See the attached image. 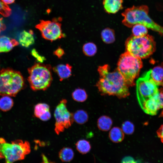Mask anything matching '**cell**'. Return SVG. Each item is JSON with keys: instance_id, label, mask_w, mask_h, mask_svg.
I'll return each instance as SVG.
<instances>
[{"instance_id": "cell-7", "label": "cell", "mask_w": 163, "mask_h": 163, "mask_svg": "<svg viewBox=\"0 0 163 163\" xmlns=\"http://www.w3.org/2000/svg\"><path fill=\"white\" fill-rule=\"evenodd\" d=\"M142 67L141 58L126 51L120 56L117 69L128 86H132L134 85V80L139 75Z\"/></svg>"}, {"instance_id": "cell-11", "label": "cell", "mask_w": 163, "mask_h": 163, "mask_svg": "<svg viewBox=\"0 0 163 163\" xmlns=\"http://www.w3.org/2000/svg\"><path fill=\"white\" fill-rule=\"evenodd\" d=\"M140 107L146 113L152 115L156 114L158 110L163 108V91H159Z\"/></svg>"}, {"instance_id": "cell-21", "label": "cell", "mask_w": 163, "mask_h": 163, "mask_svg": "<svg viewBox=\"0 0 163 163\" xmlns=\"http://www.w3.org/2000/svg\"><path fill=\"white\" fill-rule=\"evenodd\" d=\"M101 37L103 41L107 43H112L115 40L114 31L109 28H106L102 30Z\"/></svg>"}, {"instance_id": "cell-34", "label": "cell", "mask_w": 163, "mask_h": 163, "mask_svg": "<svg viewBox=\"0 0 163 163\" xmlns=\"http://www.w3.org/2000/svg\"><path fill=\"white\" fill-rule=\"evenodd\" d=\"M6 28L5 25L4 24L2 18H0V33L3 30H5Z\"/></svg>"}, {"instance_id": "cell-30", "label": "cell", "mask_w": 163, "mask_h": 163, "mask_svg": "<svg viewBox=\"0 0 163 163\" xmlns=\"http://www.w3.org/2000/svg\"><path fill=\"white\" fill-rule=\"evenodd\" d=\"M31 54L36 59L38 62L43 63L46 60L45 58L40 55L37 50L34 49L32 50Z\"/></svg>"}, {"instance_id": "cell-22", "label": "cell", "mask_w": 163, "mask_h": 163, "mask_svg": "<svg viewBox=\"0 0 163 163\" xmlns=\"http://www.w3.org/2000/svg\"><path fill=\"white\" fill-rule=\"evenodd\" d=\"M13 104V100L8 96H3L0 98V110L3 111L10 110Z\"/></svg>"}, {"instance_id": "cell-16", "label": "cell", "mask_w": 163, "mask_h": 163, "mask_svg": "<svg viewBox=\"0 0 163 163\" xmlns=\"http://www.w3.org/2000/svg\"><path fill=\"white\" fill-rule=\"evenodd\" d=\"M18 44V42L14 39L2 36L0 37V53L9 52Z\"/></svg>"}, {"instance_id": "cell-28", "label": "cell", "mask_w": 163, "mask_h": 163, "mask_svg": "<svg viewBox=\"0 0 163 163\" xmlns=\"http://www.w3.org/2000/svg\"><path fill=\"white\" fill-rule=\"evenodd\" d=\"M121 129L124 133L130 135L134 131L135 127L133 124L129 121H126L123 123L121 126Z\"/></svg>"}, {"instance_id": "cell-4", "label": "cell", "mask_w": 163, "mask_h": 163, "mask_svg": "<svg viewBox=\"0 0 163 163\" xmlns=\"http://www.w3.org/2000/svg\"><path fill=\"white\" fill-rule=\"evenodd\" d=\"M30 151V144L27 141L17 139L9 143L0 138V159L4 158L6 163L23 160Z\"/></svg>"}, {"instance_id": "cell-32", "label": "cell", "mask_w": 163, "mask_h": 163, "mask_svg": "<svg viewBox=\"0 0 163 163\" xmlns=\"http://www.w3.org/2000/svg\"><path fill=\"white\" fill-rule=\"evenodd\" d=\"M136 162L134 158L130 156H126L122 160V163H135Z\"/></svg>"}, {"instance_id": "cell-24", "label": "cell", "mask_w": 163, "mask_h": 163, "mask_svg": "<svg viewBox=\"0 0 163 163\" xmlns=\"http://www.w3.org/2000/svg\"><path fill=\"white\" fill-rule=\"evenodd\" d=\"M77 151L82 154H86L90 150L91 147L89 142L85 139L78 141L75 144Z\"/></svg>"}, {"instance_id": "cell-27", "label": "cell", "mask_w": 163, "mask_h": 163, "mask_svg": "<svg viewBox=\"0 0 163 163\" xmlns=\"http://www.w3.org/2000/svg\"><path fill=\"white\" fill-rule=\"evenodd\" d=\"M83 52L86 56H91L95 54L97 48L96 45L93 43L88 42L85 43L82 48Z\"/></svg>"}, {"instance_id": "cell-3", "label": "cell", "mask_w": 163, "mask_h": 163, "mask_svg": "<svg viewBox=\"0 0 163 163\" xmlns=\"http://www.w3.org/2000/svg\"><path fill=\"white\" fill-rule=\"evenodd\" d=\"M28 72L27 80L33 91H45L50 86L53 77L50 65L37 62L28 69Z\"/></svg>"}, {"instance_id": "cell-14", "label": "cell", "mask_w": 163, "mask_h": 163, "mask_svg": "<svg viewBox=\"0 0 163 163\" xmlns=\"http://www.w3.org/2000/svg\"><path fill=\"white\" fill-rule=\"evenodd\" d=\"M34 32L32 30L28 31L24 30L21 32L18 37L19 44L22 46L27 48L33 45L35 42Z\"/></svg>"}, {"instance_id": "cell-19", "label": "cell", "mask_w": 163, "mask_h": 163, "mask_svg": "<svg viewBox=\"0 0 163 163\" xmlns=\"http://www.w3.org/2000/svg\"><path fill=\"white\" fill-rule=\"evenodd\" d=\"M113 124V121L109 117L106 115L101 116L98 119L97 125L98 128L103 131L109 130Z\"/></svg>"}, {"instance_id": "cell-10", "label": "cell", "mask_w": 163, "mask_h": 163, "mask_svg": "<svg viewBox=\"0 0 163 163\" xmlns=\"http://www.w3.org/2000/svg\"><path fill=\"white\" fill-rule=\"evenodd\" d=\"M61 24L56 20H41L35 27L40 31L45 39L53 41L65 37L61 28Z\"/></svg>"}, {"instance_id": "cell-17", "label": "cell", "mask_w": 163, "mask_h": 163, "mask_svg": "<svg viewBox=\"0 0 163 163\" xmlns=\"http://www.w3.org/2000/svg\"><path fill=\"white\" fill-rule=\"evenodd\" d=\"M151 78L158 86L161 85L163 82V68L157 66L148 71Z\"/></svg>"}, {"instance_id": "cell-8", "label": "cell", "mask_w": 163, "mask_h": 163, "mask_svg": "<svg viewBox=\"0 0 163 163\" xmlns=\"http://www.w3.org/2000/svg\"><path fill=\"white\" fill-rule=\"evenodd\" d=\"M158 86L151 78L148 72L137 80L136 95L140 106L159 92Z\"/></svg>"}, {"instance_id": "cell-29", "label": "cell", "mask_w": 163, "mask_h": 163, "mask_svg": "<svg viewBox=\"0 0 163 163\" xmlns=\"http://www.w3.org/2000/svg\"><path fill=\"white\" fill-rule=\"evenodd\" d=\"M11 10L8 5L0 0V14L3 16L7 17L11 14Z\"/></svg>"}, {"instance_id": "cell-31", "label": "cell", "mask_w": 163, "mask_h": 163, "mask_svg": "<svg viewBox=\"0 0 163 163\" xmlns=\"http://www.w3.org/2000/svg\"><path fill=\"white\" fill-rule=\"evenodd\" d=\"M65 52L64 50L60 47H58L53 52V54L59 58L60 59L64 55Z\"/></svg>"}, {"instance_id": "cell-15", "label": "cell", "mask_w": 163, "mask_h": 163, "mask_svg": "<svg viewBox=\"0 0 163 163\" xmlns=\"http://www.w3.org/2000/svg\"><path fill=\"white\" fill-rule=\"evenodd\" d=\"M123 0H104V9L107 13L114 14L123 8Z\"/></svg>"}, {"instance_id": "cell-35", "label": "cell", "mask_w": 163, "mask_h": 163, "mask_svg": "<svg viewBox=\"0 0 163 163\" xmlns=\"http://www.w3.org/2000/svg\"><path fill=\"white\" fill-rule=\"evenodd\" d=\"M42 159L43 162V163H49L51 162L49 159L47 158L46 157L44 154H42Z\"/></svg>"}, {"instance_id": "cell-20", "label": "cell", "mask_w": 163, "mask_h": 163, "mask_svg": "<svg viewBox=\"0 0 163 163\" xmlns=\"http://www.w3.org/2000/svg\"><path fill=\"white\" fill-rule=\"evenodd\" d=\"M74 155L73 150L68 147L62 148L59 152V158L62 162L71 161L73 159Z\"/></svg>"}, {"instance_id": "cell-6", "label": "cell", "mask_w": 163, "mask_h": 163, "mask_svg": "<svg viewBox=\"0 0 163 163\" xmlns=\"http://www.w3.org/2000/svg\"><path fill=\"white\" fill-rule=\"evenodd\" d=\"M125 46L127 52L141 59L149 57L156 48L153 38L147 34L140 37L131 36L126 40Z\"/></svg>"}, {"instance_id": "cell-37", "label": "cell", "mask_w": 163, "mask_h": 163, "mask_svg": "<svg viewBox=\"0 0 163 163\" xmlns=\"http://www.w3.org/2000/svg\"><path fill=\"white\" fill-rule=\"evenodd\" d=\"M163 91V90H162Z\"/></svg>"}, {"instance_id": "cell-33", "label": "cell", "mask_w": 163, "mask_h": 163, "mask_svg": "<svg viewBox=\"0 0 163 163\" xmlns=\"http://www.w3.org/2000/svg\"><path fill=\"white\" fill-rule=\"evenodd\" d=\"M157 134L158 137L163 143V125H162L158 130Z\"/></svg>"}, {"instance_id": "cell-13", "label": "cell", "mask_w": 163, "mask_h": 163, "mask_svg": "<svg viewBox=\"0 0 163 163\" xmlns=\"http://www.w3.org/2000/svg\"><path fill=\"white\" fill-rule=\"evenodd\" d=\"M72 67L68 63L60 64L53 68V71L58 75L60 81L69 77L72 75Z\"/></svg>"}, {"instance_id": "cell-18", "label": "cell", "mask_w": 163, "mask_h": 163, "mask_svg": "<svg viewBox=\"0 0 163 163\" xmlns=\"http://www.w3.org/2000/svg\"><path fill=\"white\" fill-rule=\"evenodd\" d=\"M124 134L121 129L118 127H114L109 131V137L113 142L119 143L123 140L124 138Z\"/></svg>"}, {"instance_id": "cell-1", "label": "cell", "mask_w": 163, "mask_h": 163, "mask_svg": "<svg viewBox=\"0 0 163 163\" xmlns=\"http://www.w3.org/2000/svg\"><path fill=\"white\" fill-rule=\"evenodd\" d=\"M107 65L99 66L98 69L100 76L96 85L102 94L116 96L123 98L129 95L128 86L117 69L110 72Z\"/></svg>"}, {"instance_id": "cell-12", "label": "cell", "mask_w": 163, "mask_h": 163, "mask_svg": "<svg viewBox=\"0 0 163 163\" xmlns=\"http://www.w3.org/2000/svg\"><path fill=\"white\" fill-rule=\"evenodd\" d=\"M50 107L47 104L39 103L35 105L34 109V116L43 121H46L51 117Z\"/></svg>"}, {"instance_id": "cell-2", "label": "cell", "mask_w": 163, "mask_h": 163, "mask_svg": "<svg viewBox=\"0 0 163 163\" xmlns=\"http://www.w3.org/2000/svg\"><path fill=\"white\" fill-rule=\"evenodd\" d=\"M147 6L142 5L127 8L122 13L124 18L122 21L123 25L131 28L136 24H139L145 26L163 35V27L155 22L148 15Z\"/></svg>"}, {"instance_id": "cell-23", "label": "cell", "mask_w": 163, "mask_h": 163, "mask_svg": "<svg viewBox=\"0 0 163 163\" xmlns=\"http://www.w3.org/2000/svg\"><path fill=\"white\" fill-rule=\"evenodd\" d=\"M74 121L79 124H83L88 120V116L87 112L82 110L76 111L73 114Z\"/></svg>"}, {"instance_id": "cell-9", "label": "cell", "mask_w": 163, "mask_h": 163, "mask_svg": "<svg viewBox=\"0 0 163 163\" xmlns=\"http://www.w3.org/2000/svg\"><path fill=\"white\" fill-rule=\"evenodd\" d=\"M67 100L62 99L56 107L54 113L56 120L54 130L56 133L59 135L65 129L71 126L74 120L73 114L68 110Z\"/></svg>"}, {"instance_id": "cell-36", "label": "cell", "mask_w": 163, "mask_h": 163, "mask_svg": "<svg viewBox=\"0 0 163 163\" xmlns=\"http://www.w3.org/2000/svg\"><path fill=\"white\" fill-rule=\"evenodd\" d=\"M15 0H1L2 2L6 4H10L13 3Z\"/></svg>"}, {"instance_id": "cell-5", "label": "cell", "mask_w": 163, "mask_h": 163, "mask_svg": "<svg viewBox=\"0 0 163 163\" xmlns=\"http://www.w3.org/2000/svg\"><path fill=\"white\" fill-rule=\"evenodd\" d=\"M24 81L21 73L10 68L0 72V95L14 97L24 88Z\"/></svg>"}, {"instance_id": "cell-26", "label": "cell", "mask_w": 163, "mask_h": 163, "mask_svg": "<svg viewBox=\"0 0 163 163\" xmlns=\"http://www.w3.org/2000/svg\"><path fill=\"white\" fill-rule=\"evenodd\" d=\"M132 32L133 35L137 37H142L146 35L148 33L147 28L144 25L138 24L133 27Z\"/></svg>"}, {"instance_id": "cell-25", "label": "cell", "mask_w": 163, "mask_h": 163, "mask_svg": "<svg viewBox=\"0 0 163 163\" xmlns=\"http://www.w3.org/2000/svg\"><path fill=\"white\" fill-rule=\"evenodd\" d=\"M72 98L79 102H83L86 100L88 95L85 91L81 88L75 89L72 93Z\"/></svg>"}]
</instances>
